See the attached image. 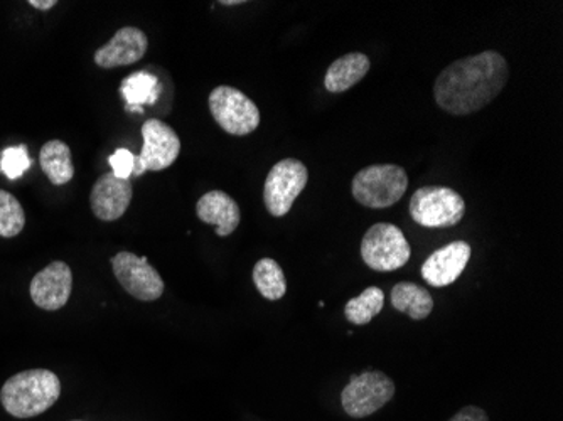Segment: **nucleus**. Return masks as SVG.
Returning a JSON list of instances; mask_svg holds the SVG:
<instances>
[{"label":"nucleus","instance_id":"obj_1","mask_svg":"<svg viewBox=\"0 0 563 421\" xmlns=\"http://www.w3.org/2000/svg\"><path fill=\"white\" fill-rule=\"evenodd\" d=\"M508 80L505 56L496 51H484L449 65L433 84V98L449 115H471L496 100Z\"/></svg>","mask_w":563,"mask_h":421},{"label":"nucleus","instance_id":"obj_2","mask_svg":"<svg viewBox=\"0 0 563 421\" xmlns=\"http://www.w3.org/2000/svg\"><path fill=\"white\" fill-rule=\"evenodd\" d=\"M62 381L49 369H27L9 378L0 389V403L15 418H34L55 407Z\"/></svg>","mask_w":563,"mask_h":421},{"label":"nucleus","instance_id":"obj_3","mask_svg":"<svg viewBox=\"0 0 563 421\" xmlns=\"http://www.w3.org/2000/svg\"><path fill=\"white\" fill-rule=\"evenodd\" d=\"M408 176L404 167L395 164H375L353 177L351 192L360 204L369 209L391 208L404 198Z\"/></svg>","mask_w":563,"mask_h":421},{"label":"nucleus","instance_id":"obj_4","mask_svg":"<svg viewBox=\"0 0 563 421\" xmlns=\"http://www.w3.org/2000/svg\"><path fill=\"white\" fill-rule=\"evenodd\" d=\"M408 211L419 226L451 228L463 220L466 202L454 189L445 186H423L413 192Z\"/></svg>","mask_w":563,"mask_h":421},{"label":"nucleus","instance_id":"obj_5","mask_svg":"<svg viewBox=\"0 0 563 421\" xmlns=\"http://www.w3.org/2000/svg\"><path fill=\"white\" fill-rule=\"evenodd\" d=\"M412 256L404 231L391 223H376L362 240V258L372 270L395 272L405 267Z\"/></svg>","mask_w":563,"mask_h":421},{"label":"nucleus","instance_id":"obj_6","mask_svg":"<svg viewBox=\"0 0 563 421\" xmlns=\"http://www.w3.org/2000/svg\"><path fill=\"white\" fill-rule=\"evenodd\" d=\"M208 104L214 122L227 134L245 137L261 125V110L239 88L227 85L214 88L208 98Z\"/></svg>","mask_w":563,"mask_h":421},{"label":"nucleus","instance_id":"obj_7","mask_svg":"<svg viewBox=\"0 0 563 421\" xmlns=\"http://www.w3.org/2000/svg\"><path fill=\"white\" fill-rule=\"evenodd\" d=\"M395 397V383L382 372L351 376L341 392V405L351 418H366L382 410Z\"/></svg>","mask_w":563,"mask_h":421},{"label":"nucleus","instance_id":"obj_8","mask_svg":"<svg viewBox=\"0 0 563 421\" xmlns=\"http://www.w3.org/2000/svg\"><path fill=\"white\" fill-rule=\"evenodd\" d=\"M309 180V170L299 159H284L275 164L265 179L264 202L274 218L289 214L296 199L302 195Z\"/></svg>","mask_w":563,"mask_h":421},{"label":"nucleus","instance_id":"obj_9","mask_svg":"<svg viewBox=\"0 0 563 421\" xmlns=\"http://www.w3.org/2000/svg\"><path fill=\"white\" fill-rule=\"evenodd\" d=\"M142 139H144V147L141 154L135 157L134 176L152 170L169 169L181 152V141L177 137L173 126L159 119H148L142 125Z\"/></svg>","mask_w":563,"mask_h":421},{"label":"nucleus","instance_id":"obj_10","mask_svg":"<svg viewBox=\"0 0 563 421\" xmlns=\"http://www.w3.org/2000/svg\"><path fill=\"white\" fill-rule=\"evenodd\" d=\"M113 274L129 296L142 302H154L164 293V280L145 256L131 252L117 253L112 258Z\"/></svg>","mask_w":563,"mask_h":421},{"label":"nucleus","instance_id":"obj_11","mask_svg":"<svg viewBox=\"0 0 563 421\" xmlns=\"http://www.w3.org/2000/svg\"><path fill=\"white\" fill-rule=\"evenodd\" d=\"M73 290V274L68 263L53 262L40 274L34 275L30 285V293L33 302L40 309H63L68 303Z\"/></svg>","mask_w":563,"mask_h":421},{"label":"nucleus","instance_id":"obj_12","mask_svg":"<svg viewBox=\"0 0 563 421\" xmlns=\"http://www.w3.org/2000/svg\"><path fill=\"white\" fill-rule=\"evenodd\" d=\"M134 188L131 179H120L112 173L103 174L91 188L90 204L95 217L100 221L120 220L131 206Z\"/></svg>","mask_w":563,"mask_h":421},{"label":"nucleus","instance_id":"obj_13","mask_svg":"<svg viewBox=\"0 0 563 421\" xmlns=\"http://www.w3.org/2000/svg\"><path fill=\"white\" fill-rule=\"evenodd\" d=\"M473 248L466 242H452L433 252L422 265V278L430 287L444 288L454 284L470 263Z\"/></svg>","mask_w":563,"mask_h":421},{"label":"nucleus","instance_id":"obj_14","mask_svg":"<svg viewBox=\"0 0 563 421\" xmlns=\"http://www.w3.org/2000/svg\"><path fill=\"white\" fill-rule=\"evenodd\" d=\"M148 41L144 31L126 25L95 53V65L103 69L135 65L147 53Z\"/></svg>","mask_w":563,"mask_h":421},{"label":"nucleus","instance_id":"obj_15","mask_svg":"<svg viewBox=\"0 0 563 421\" xmlns=\"http://www.w3.org/2000/svg\"><path fill=\"white\" fill-rule=\"evenodd\" d=\"M196 214L202 223L217 226V234L227 239L235 233L242 221L239 202L223 191H210L199 198Z\"/></svg>","mask_w":563,"mask_h":421},{"label":"nucleus","instance_id":"obj_16","mask_svg":"<svg viewBox=\"0 0 563 421\" xmlns=\"http://www.w3.org/2000/svg\"><path fill=\"white\" fill-rule=\"evenodd\" d=\"M372 62L363 53H350L332 62L324 76V88L329 93H344L356 87L368 75Z\"/></svg>","mask_w":563,"mask_h":421},{"label":"nucleus","instance_id":"obj_17","mask_svg":"<svg viewBox=\"0 0 563 421\" xmlns=\"http://www.w3.org/2000/svg\"><path fill=\"white\" fill-rule=\"evenodd\" d=\"M391 306L401 313H408L412 321H423L433 310V299L427 288L412 281H400L391 288Z\"/></svg>","mask_w":563,"mask_h":421},{"label":"nucleus","instance_id":"obj_18","mask_svg":"<svg viewBox=\"0 0 563 421\" xmlns=\"http://www.w3.org/2000/svg\"><path fill=\"white\" fill-rule=\"evenodd\" d=\"M40 164L47 179L55 186H65L75 176L71 148L63 141H49L41 147Z\"/></svg>","mask_w":563,"mask_h":421},{"label":"nucleus","instance_id":"obj_19","mask_svg":"<svg viewBox=\"0 0 563 421\" xmlns=\"http://www.w3.org/2000/svg\"><path fill=\"white\" fill-rule=\"evenodd\" d=\"M120 93L125 100V107H144L154 104L161 95V84L157 76L147 71L134 73L120 85Z\"/></svg>","mask_w":563,"mask_h":421},{"label":"nucleus","instance_id":"obj_20","mask_svg":"<svg viewBox=\"0 0 563 421\" xmlns=\"http://www.w3.org/2000/svg\"><path fill=\"white\" fill-rule=\"evenodd\" d=\"M253 284L257 287L262 297L277 302L284 299L287 293V280L284 270L275 259L262 258L258 259L257 265L253 267Z\"/></svg>","mask_w":563,"mask_h":421},{"label":"nucleus","instance_id":"obj_21","mask_svg":"<svg viewBox=\"0 0 563 421\" xmlns=\"http://www.w3.org/2000/svg\"><path fill=\"white\" fill-rule=\"evenodd\" d=\"M383 306H385V293L382 288L368 287L346 303L344 315L351 324L366 325L382 312Z\"/></svg>","mask_w":563,"mask_h":421},{"label":"nucleus","instance_id":"obj_22","mask_svg":"<svg viewBox=\"0 0 563 421\" xmlns=\"http://www.w3.org/2000/svg\"><path fill=\"white\" fill-rule=\"evenodd\" d=\"M25 226V213L19 199L8 191H0V236L15 239Z\"/></svg>","mask_w":563,"mask_h":421},{"label":"nucleus","instance_id":"obj_23","mask_svg":"<svg viewBox=\"0 0 563 421\" xmlns=\"http://www.w3.org/2000/svg\"><path fill=\"white\" fill-rule=\"evenodd\" d=\"M31 160L30 152L25 145H18V147H8L2 155H0V170L8 179H21L25 170H30Z\"/></svg>","mask_w":563,"mask_h":421},{"label":"nucleus","instance_id":"obj_24","mask_svg":"<svg viewBox=\"0 0 563 421\" xmlns=\"http://www.w3.org/2000/svg\"><path fill=\"white\" fill-rule=\"evenodd\" d=\"M113 176L131 179L134 176L135 155L129 148H119L109 159Z\"/></svg>","mask_w":563,"mask_h":421},{"label":"nucleus","instance_id":"obj_25","mask_svg":"<svg viewBox=\"0 0 563 421\" xmlns=\"http://www.w3.org/2000/svg\"><path fill=\"white\" fill-rule=\"evenodd\" d=\"M449 421H489V418L479 407H466L459 410Z\"/></svg>","mask_w":563,"mask_h":421},{"label":"nucleus","instance_id":"obj_26","mask_svg":"<svg viewBox=\"0 0 563 421\" xmlns=\"http://www.w3.org/2000/svg\"><path fill=\"white\" fill-rule=\"evenodd\" d=\"M58 4L56 0H30V5H33L37 11H49Z\"/></svg>","mask_w":563,"mask_h":421},{"label":"nucleus","instance_id":"obj_27","mask_svg":"<svg viewBox=\"0 0 563 421\" xmlns=\"http://www.w3.org/2000/svg\"><path fill=\"white\" fill-rule=\"evenodd\" d=\"M221 5H242L245 4L243 0H233V2H230V0H221Z\"/></svg>","mask_w":563,"mask_h":421},{"label":"nucleus","instance_id":"obj_28","mask_svg":"<svg viewBox=\"0 0 563 421\" xmlns=\"http://www.w3.org/2000/svg\"><path fill=\"white\" fill-rule=\"evenodd\" d=\"M126 112H137L142 113L144 112V109H141V107H125Z\"/></svg>","mask_w":563,"mask_h":421},{"label":"nucleus","instance_id":"obj_29","mask_svg":"<svg viewBox=\"0 0 563 421\" xmlns=\"http://www.w3.org/2000/svg\"><path fill=\"white\" fill-rule=\"evenodd\" d=\"M76 421H78V420H76Z\"/></svg>","mask_w":563,"mask_h":421}]
</instances>
